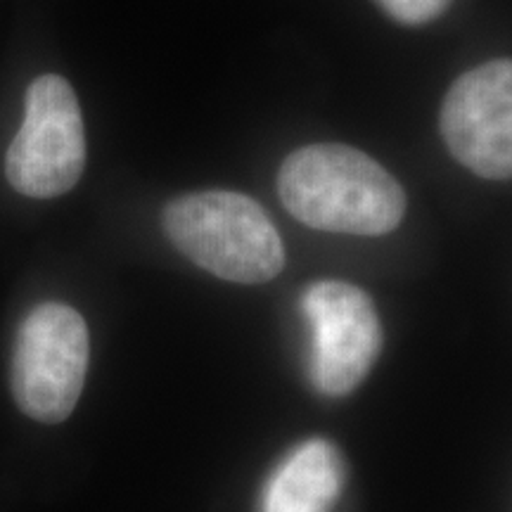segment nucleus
<instances>
[{
	"label": "nucleus",
	"instance_id": "1",
	"mask_svg": "<svg viewBox=\"0 0 512 512\" xmlns=\"http://www.w3.org/2000/svg\"><path fill=\"white\" fill-rule=\"evenodd\" d=\"M278 195L304 226L328 233L384 235L403 221L406 192L366 152L309 145L280 166Z\"/></svg>",
	"mask_w": 512,
	"mask_h": 512
},
{
	"label": "nucleus",
	"instance_id": "2",
	"mask_svg": "<svg viewBox=\"0 0 512 512\" xmlns=\"http://www.w3.org/2000/svg\"><path fill=\"white\" fill-rule=\"evenodd\" d=\"M164 233L181 254L228 283L261 285L285 266L278 230L242 192H192L164 209Z\"/></svg>",
	"mask_w": 512,
	"mask_h": 512
},
{
	"label": "nucleus",
	"instance_id": "3",
	"mask_svg": "<svg viewBox=\"0 0 512 512\" xmlns=\"http://www.w3.org/2000/svg\"><path fill=\"white\" fill-rule=\"evenodd\" d=\"M91 358L86 320L67 304L46 302L19 325L12 354V394L38 422L67 420L79 403Z\"/></svg>",
	"mask_w": 512,
	"mask_h": 512
},
{
	"label": "nucleus",
	"instance_id": "4",
	"mask_svg": "<svg viewBox=\"0 0 512 512\" xmlns=\"http://www.w3.org/2000/svg\"><path fill=\"white\" fill-rule=\"evenodd\" d=\"M86 166V133L74 88L62 76L43 74L27 91V110L5 155L12 188L36 200L64 195Z\"/></svg>",
	"mask_w": 512,
	"mask_h": 512
},
{
	"label": "nucleus",
	"instance_id": "5",
	"mask_svg": "<svg viewBox=\"0 0 512 512\" xmlns=\"http://www.w3.org/2000/svg\"><path fill=\"white\" fill-rule=\"evenodd\" d=\"M302 309L313 332L311 377L328 396H344L366 380L382 349L373 299L342 280L311 285Z\"/></svg>",
	"mask_w": 512,
	"mask_h": 512
},
{
	"label": "nucleus",
	"instance_id": "6",
	"mask_svg": "<svg viewBox=\"0 0 512 512\" xmlns=\"http://www.w3.org/2000/svg\"><path fill=\"white\" fill-rule=\"evenodd\" d=\"M451 155L489 181L512 176V64L491 60L460 76L441 107Z\"/></svg>",
	"mask_w": 512,
	"mask_h": 512
},
{
	"label": "nucleus",
	"instance_id": "7",
	"mask_svg": "<svg viewBox=\"0 0 512 512\" xmlns=\"http://www.w3.org/2000/svg\"><path fill=\"white\" fill-rule=\"evenodd\" d=\"M344 467L337 448L311 439L278 467L264 496V512H330L342 489Z\"/></svg>",
	"mask_w": 512,
	"mask_h": 512
},
{
	"label": "nucleus",
	"instance_id": "8",
	"mask_svg": "<svg viewBox=\"0 0 512 512\" xmlns=\"http://www.w3.org/2000/svg\"><path fill=\"white\" fill-rule=\"evenodd\" d=\"M451 0H380V5L403 24H425L437 19Z\"/></svg>",
	"mask_w": 512,
	"mask_h": 512
}]
</instances>
